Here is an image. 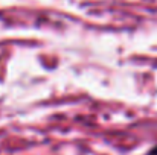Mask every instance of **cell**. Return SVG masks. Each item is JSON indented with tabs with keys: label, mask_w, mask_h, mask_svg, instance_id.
<instances>
[{
	"label": "cell",
	"mask_w": 157,
	"mask_h": 155,
	"mask_svg": "<svg viewBox=\"0 0 157 155\" xmlns=\"http://www.w3.org/2000/svg\"><path fill=\"white\" fill-rule=\"evenodd\" d=\"M148 155H157V148H154V149H151L150 151V154Z\"/></svg>",
	"instance_id": "cell-1"
}]
</instances>
